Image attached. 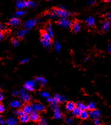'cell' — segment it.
<instances>
[{
	"label": "cell",
	"instance_id": "cell-54",
	"mask_svg": "<svg viewBox=\"0 0 111 125\" xmlns=\"http://www.w3.org/2000/svg\"><path fill=\"white\" fill-rule=\"evenodd\" d=\"M46 1H53V0H46Z\"/></svg>",
	"mask_w": 111,
	"mask_h": 125
},
{
	"label": "cell",
	"instance_id": "cell-8",
	"mask_svg": "<svg viewBox=\"0 0 111 125\" xmlns=\"http://www.w3.org/2000/svg\"><path fill=\"white\" fill-rule=\"evenodd\" d=\"M20 20L16 17H13L11 18L8 22V24L13 27H17L20 24Z\"/></svg>",
	"mask_w": 111,
	"mask_h": 125
},
{
	"label": "cell",
	"instance_id": "cell-31",
	"mask_svg": "<svg viewBox=\"0 0 111 125\" xmlns=\"http://www.w3.org/2000/svg\"><path fill=\"white\" fill-rule=\"evenodd\" d=\"M54 48L57 52H59L61 50V44L59 41H56L54 43Z\"/></svg>",
	"mask_w": 111,
	"mask_h": 125
},
{
	"label": "cell",
	"instance_id": "cell-22",
	"mask_svg": "<svg viewBox=\"0 0 111 125\" xmlns=\"http://www.w3.org/2000/svg\"><path fill=\"white\" fill-rule=\"evenodd\" d=\"M47 98V102L50 103V105L53 106V105H56L58 104L59 102L57 101V100L54 97L53 98H50L49 97L46 98Z\"/></svg>",
	"mask_w": 111,
	"mask_h": 125
},
{
	"label": "cell",
	"instance_id": "cell-25",
	"mask_svg": "<svg viewBox=\"0 0 111 125\" xmlns=\"http://www.w3.org/2000/svg\"><path fill=\"white\" fill-rule=\"evenodd\" d=\"M81 112V110L79 108L75 106V108L74 109V110L72 111V115L74 116V117H79L80 115V113Z\"/></svg>",
	"mask_w": 111,
	"mask_h": 125
},
{
	"label": "cell",
	"instance_id": "cell-18",
	"mask_svg": "<svg viewBox=\"0 0 111 125\" xmlns=\"http://www.w3.org/2000/svg\"><path fill=\"white\" fill-rule=\"evenodd\" d=\"M72 30L75 32H78L81 30V25L79 22L76 21L72 25Z\"/></svg>",
	"mask_w": 111,
	"mask_h": 125
},
{
	"label": "cell",
	"instance_id": "cell-43",
	"mask_svg": "<svg viewBox=\"0 0 111 125\" xmlns=\"http://www.w3.org/2000/svg\"><path fill=\"white\" fill-rule=\"evenodd\" d=\"M29 60H30V59H28V58L23 59L21 60L20 62H21V64H25V63H26V62H27L29 61Z\"/></svg>",
	"mask_w": 111,
	"mask_h": 125
},
{
	"label": "cell",
	"instance_id": "cell-16",
	"mask_svg": "<svg viewBox=\"0 0 111 125\" xmlns=\"http://www.w3.org/2000/svg\"><path fill=\"white\" fill-rule=\"evenodd\" d=\"M24 114H30L33 111V109L32 105L29 104H26L25 106L23 107V110Z\"/></svg>",
	"mask_w": 111,
	"mask_h": 125
},
{
	"label": "cell",
	"instance_id": "cell-29",
	"mask_svg": "<svg viewBox=\"0 0 111 125\" xmlns=\"http://www.w3.org/2000/svg\"><path fill=\"white\" fill-rule=\"evenodd\" d=\"M77 106L78 108H79L81 110H86L87 109V106L85 105V104L83 103L78 102L77 103Z\"/></svg>",
	"mask_w": 111,
	"mask_h": 125
},
{
	"label": "cell",
	"instance_id": "cell-17",
	"mask_svg": "<svg viewBox=\"0 0 111 125\" xmlns=\"http://www.w3.org/2000/svg\"><path fill=\"white\" fill-rule=\"evenodd\" d=\"M19 121L22 123H26L30 121V117L29 115L26 114H24L21 116H20Z\"/></svg>",
	"mask_w": 111,
	"mask_h": 125
},
{
	"label": "cell",
	"instance_id": "cell-19",
	"mask_svg": "<svg viewBox=\"0 0 111 125\" xmlns=\"http://www.w3.org/2000/svg\"><path fill=\"white\" fill-rule=\"evenodd\" d=\"M36 81H37L38 83L39 84H41V86H44L45 84L47 82V80H46V79H44L43 77H37L36 78Z\"/></svg>",
	"mask_w": 111,
	"mask_h": 125
},
{
	"label": "cell",
	"instance_id": "cell-11",
	"mask_svg": "<svg viewBox=\"0 0 111 125\" xmlns=\"http://www.w3.org/2000/svg\"><path fill=\"white\" fill-rule=\"evenodd\" d=\"M30 120H31L32 121L36 122L38 121L39 119V115L38 114L37 111H35L33 110L31 113L30 114Z\"/></svg>",
	"mask_w": 111,
	"mask_h": 125
},
{
	"label": "cell",
	"instance_id": "cell-24",
	"mask_svg": "<svg viewBox=\"0 0 111 125\" xmlns=\"http://www.w3.org/2000/svg\"><path fill=\"white\" fill-rule=\"evenodd\" d=\"M54 97L56 98L59 102H65L67 99V97L65 96L61 95L60 94H56L54 96Z\"/></svg>",
	"mask_w": 111,
	"mask_h": 125
},
{
	"label": "cell",
	"instance_id": "cell-45",
	"mask_svg": "<svg viewBox=\"0 0 111 125\" xmlns=\"http://www.w3.org/2000/svg\"><path fill=\"white\" fill-rule=\"evenodd\" d=\"M94 124L96 125H99L101 124L100 122L99 119H95L94 121Z\"/></svg>",
	"mask_w": 111,
	"mask_h": 125
},
{
	"label": "cell",
	"instance_id": "cell-32",
	"mask_svg": "<svg viewBox=\"0 0 111 125\" xmlns=\"http://www.w3.org/2000/svg\"><path fill=\"white\" fill-rule=\"evenodd\" d=\"M26 13L25 10H21L16 12V13H15V17L18 18L23 17L24 15L26 14Z\"/></svg>",
	"mask_w": 111,
	"mask_h": 125
},
{
	"label": "cell",
	"instance_id": "cell-26",
	"mask_svg": "<svg viewBox=\"0 0 111 125\" xmlns=\"http://www.w3.org/2000/svg\"><path fill=\"white\" fill-rule=\"evenodd\" d=\"M7 124L9 125H14L18 123L17 119L15 117H10L7 121Z\"/></svg>",
	"mask_w": 111,
	"mask_h": 125
},
{
	"label": "cell",
	"instance_id": "cell-37",
	"mask_svg": "<svg viewBox=\"0 0 111 125\" xmlns=\"http://www.w3.org/2000/svg\"><path fill=\"white\" fill-rule=\"evenodd\" d=\"M12 43L15 47H18L19 44V42L17 39H13L12 40Z\"/></svg>",
	"mask_w": 111,
	"mask_h": 125
},
{
	"label": "cell",
	"instance_id": "cell-50",
	"mask_svg": "<svg viewBox=\"0 0 111 125\" xmlns=\"http://www.w3.org/2000/svg\"><path fill=\"white\" fill-rule=\"evenodd\" d=\"M107 50H108V52H111V44H110L109 46H108Z\"/></svg>",
	"mask_w": 111,
	"mask_h": 125
},
{
	"label": "cell",
	"instance_id": "cell-2",
	"mask_svg": "<svg viewBox=\"0 0 111 125\" xmlns=\"http://www.w3.org/2000/svg\"><path fill=\"white\" fill-rule=\"evenodd\" d=\"M20 99L25 102H28L31 100V97L25 89H22L19 91V95Z\"/></svg>",
	"mask_w": 111,
	"mask_h": 125
},
{
	"label": "cell",
	"instance_id": "cell-27",
	"mask_svg": "<svg viewBox=\"0 0 111 125\" xmlns=\"http://www.w3.org/2000/svg\"><path fill=\"white\" fill-rule=\"evenodd\" d=\"M37 6V4L36 2H34L31 0L26 1V7L28 8H35Z\"/></svg>",
	"mask_w": 111,
	"mask_h": 125
},
{
	"label": "cell",
	"instance_id": "cell-3",
	"mask_svg": "<svg viewBox=\"0 0 111 125\" xmlns=\"http://www.w3.org/2000/svg\"><path fill=\"white\" fill-rule=\"evenodd\" d=\"M59 25L64 28L68 29L72 27L73 23L71 21L67 19V18H63L59 21Z\"/></svg>",
	"mask_w": 111,
	"mask_h": 125
},
{
	"label": "cell",
	"instance_id": "cell-6",
	"mask_svg": "<svg viewBox=\"0 0 111 125\" xmlns=\"http://www.w3.org/2000/svg\"><path fill=\"white\" fill-rule=\"evenodd\" d=\"M52 109L54 110V118L55 119H60L63 117V114L61 113V112L60 110V108L57 105H53L51 106Z\"/></svg>",
	"mask_w": 111,
	"mask_h": 125
},
{
	"label": "cell",
	"instance_id": "cell-49",
	"mask_svg": "<svg viewBox=\"0 0 111 125\" xmlns=\"http://www.w3.org/2000/svg\"><path fill=\"white\" fill-rule=\"evenodd\" d=\"M6 123V121L3 119H2L1 121H0V124H1V125H4Z\"/></svg>",
	"mask_w": 111,
	"mask_h": 125
},
{
	"label": "cell",
	"instance_id": "cell-21",
	"mask_svg": "<svg viewBox=\"0 0 111 125\" xmlns=\"http://www.w3.org/2000/svg\"><path fill=\"white\" fill-rule=\"evenodd\" d=\"M79 116L81 117L82 119L85 120L86 119H88V117L89 116V113L86 110H81V112L80 113Z\"/></svg>",
	"mask_w": 111,
	"mask_h": 125
},
{
	"label": "cell",
	"instance_id": "cell-44",
	"mask_svg": "<svg viewBox=\"0 0 111 125\" xmlns=\"http://www.w3.org/2000/svg\"><path fill=\"white\" fill-rule=\"evenodd\" d=\"M19 91H18L17 90H14L12 92V94L14 96H18L19 95Z\"/></svg>",
	"mask_w": 111,
	"mask_h": 125
},
{
	"label": "cell",
	"instance_id": "cell-15",
	"mask_svg": "<svg viewBox=\"0 0 111 125\" xmlns=\"http://www.w3.org/2000/svg\"><path fill=\"white\" fill-rule=\"evenodd\" d=\"M41 42L43 46L46 49H49L52 46V40H46L42 39Z\"/></svg>",
	"mask_w": 111,
	"mask_h": 125
},
{
	"label": "cell",
	"instance_id": "cell-47",
	"mask_svg": "<svg viewBox=\"0 0 111 125\" xmlns=\"http://www.w3.org/2000/svg\"><path fill=\"white\" fill-rule=\"evenodd\" d=\"M95 3H96V1H95V0H90V1H89L88 4H90V5H92V4H95Z\"/></svg>",
	"mask_w": 111,
	"mask_h": 125
},
{
	"label": "cell",
	"instance_id": "cell-34",
	"mask_svg": "<svg viewBox=\"0 0 111 125\" xmlns=\"http://www.w3.org/2000/svg\"><path fill=\"white\" fill-rule=\"evenodd\" d=\"M40 95L44 98H48L49 97V93L46 91H41L39 93Z\"/></svg>",
	"mask_w": 111,
	"mask_h": 125
},
{
	"label": "cell",
	"instance_id": "cell-40",
	"mask_svg": "<svg viewBox=\"0 0 111 125\" xmlns=\"http://www.w3.org/2000/svg\"><path fill=\"white\" fill-rule=\"evenodd\" d=\"M15 114L19 116H21V115H22L23 114H24V113L23 110H18L15 111Z\"/></svg>",
	"mask_w": 111,
	"mask_h": 125
},
{
	"label": "cell",
	"instance_id": "cell-48",
	"mask_svg": "<svg viewBox=\"0 0 111 125\" xmlns=\"http://www.w3.org/2000/svg\"><path fill=\"white\" fill-rule=\"evenodd\" d=\"M105 17L107 18L108 19H111V13H107V14H106L105 15Z\"/></svg>",
	"mask_w": 111,
	"mask_h": 125
},
{
	"label": "cell",
	"instance_id": "cell-14",
	"mask_svg": "<svg viewBox=\"0 0 111 125\" xmlns=\"http://www.w3.org/2000/svg\"><path fill=\"white\" fill-rule=\"evenodd\" d=\"M29 32V30L26 29H23V30H19L17 31V36L19 38H23V37L25 36L26 35H27L28 33Z\"/></svg>",
	"mask_w": 111,
	"mask_h": 125
},
{
	"label": "cell",
	"instance_id": "cell-4",
	"mask_svg": "<svg viewBox=\"0 0 111 125\" xmlns=\"http://www.w3.org/2000/svg\"><path fill=\"white\" fill-rule=\"evenodd\" d=\"M39 19H29L25 21L23 24V26L25 29H30L34 27L36 25V24L39 21Z\"/></svg>",
	"mask_w": 111,
	"mask_h": 125
},
{
	"label": "cell",
	"instance_id": "cell-42",
	"mask_svg": "<svg viewBox=\"0 0 111 125\" xmlns=\"http://www.w3.org/2000/svg\"><path fill=\"white\" fill-rule=\"evenodd\" d=\"M4 33L3 32V31H0V41L3 40L4 38Z\"/></svg>",
	"mask_w": 111,
	"mask_h": 125
},
{
	"label": "cell",
	"instance_id": "cell-52",
	"mask_svg": "<svg viewBox=\"0 0 111 125\" xmlns=\"http://www.w3.org/2000/svg\"><path fill=\"white\" fill-rule=\"evenodd\" d=\"M104 1H105V2H110V1H111V0H104Z\"/></svg>",
	"mask_w": 111,
	"mask_h": 125
},
{
	"label": "cell",
	"instance_id": "cell-41",
	"mask_svg": "<svg viewBox=\"0 0 111 125\" xmlns=\"http://www.w3.org/2000/svg\"><path fill=\"white\" fill-rule=\"evenodd\" d=\"M4 110H5V108H4V105L0 103V113H3Z\"/></svg>",
	"mask_w": 111,
	"mask_h": 125
},
{
	"label": "cell",
	"instance_id": "cell-10",
	"mask_svg": "<svg viewBox=\"0 0 111 125\" xmlns=\"http://www.w3.org/2000/svg\"><path fill=\"white\" fill-rule=\"evenodd\" d=\"M16 7L18 9L21 10L26 7V1L25 0H17Z\"/></svg>",
	"mask_w": 111,
	"mask_h": 125
},
{
	"label": "cell",
	"instance_id": "cell-7",
	"mask_svg": "<svg viewBox=\"0 0 111 125\" xmlns=\"http://www.w3.org/2000/svg\"><path fill=\"white\" fill-rule=\"evenodd\" d=\"M89 115L92 119H99L101 117V112L99 110L95 109L90 110L89 113Z\"/></svg>",
	"mask_w": 111,
	"mask_h": 125
},
{
	"label": "cell",
	"instance_id": "cell-12",
	"mask_svg": "<svg viewBox=\"0 0 111 125\" xmlns=\"http://www.w3.org/2000/svg\"><path fill=\"white\" fill-rule=\"evenodd\" d=\"M10 106L14 108H20L23 105V103L21 102L18 100H13L10 103Z\"/></svg>",
	"mask_w": 111,
	"mask_h": 125
},
{
	"label": "cell",
	"instance_id": "cell-55",
	"mask_svg": "<svg viewBox=\"0 0 111 125\" xmlns=\"http://www.w3.org/2000/svg\"><path fill=\"white\" fill-rule=\"evenodd\" d=\"M88 59H89V58H86V61H88Z\"/></svg>",
	"mask_w": 111,
	"mask_h": 125
},
{
	"label": "cell",
	"instance_id": "cell-9",
	"mask_svg": "<svg viewBox=\"0 0 111 125\" xmlns=\"http://www.w3.org/2000/svg\"><path fill=\"white\" fill-rule=\"evenodd\" d=\"M33 110L37 111V112H40V111H43L45 109V107L43 104L40 103H35L32 105Z\"/></svg>",
	"mask_w": 111,
	"mask_h": 125
},
{
	"label": "cell",
	"instance_id": "cell-33",
	"mask_svg": "<svg viewBox=\"0 0 111 125\" xmlns=\"http://www.w3.org/2000/svg\"><path fill=\"white\" fill-rule=\"evenodd\" d=\"M46 32L50 35V36L52 37L54 36V31H53L52 25H51V24H49V25L48 26L47 31H46Z\"/></svg>",
	"mask_w": 111,
	"mask_h": 125
},
{
	"label": "cell",
	"instance_id": "cell-20",
	"mask_svg": "<svg viewBox=\"0 0 111 125\" xmlns=\"http://www.w3.org/2000/svg\"><path fill=\"white\" fill-rule=\"evenodd\" d=\"M75 106H75V103H74V102H68L67 104H66V108L68 111H72L73 110H74V109L75 108Z\"/></svg>",
	"mask_w": 111,
	"mask_h": 125
},
{
	"label": "cell",
	"instance_id": "cell-35",
	"mask_svg": "<svg viewBox=\"0 0 111 125\" xmlns=\"http://www.w3.org/2000/svg\"><path fill=\"white\" fill-rule=\"evenodd\" d=\"M39 124L42 125H45L47 124V121H46V119H44V118H41V119H39Z\"/></svg>",
	"mask_w": 111,
	"mask_h": 125
},
{
	"label": "cell",
	"instance_id": "cell-38",
	"mask_svg": "<svg viewBox=\"0 0 111 125\" xmlns=\"http://www.w3.org/2000/svg\"><path fill=\"white\" fill-rule=\"evenodd\" d=\"M65 122L68 124H71L74 122V120L71 117H66L65 119Z\"/></svg>",
	"mask_w": 111,
	"mask_h": 125
},
{
	"label": "cell",
	"instance_id": "cell-36",
	"mask_svg": "<svg viewBox=\"0 0 111 125\" xmlns=\"http://www.w3.org/2000/svg\"><path fill=\"white\" fill-rule=\"evenodd\" d=\"M7 29V26L2 23H0V31H5Z\"/></svg>",
	"mask_w": 111,
	"mask_h": 125
},
{
	"label": "cell",
	"instance_id": "cell-53",
	"mask_svg": "<svg viewBox=\"0 0 111 125\" xmlns=\"http://www.w3.org/2000/svg\"><path fill=\"white\" fill-rule=\"evenodd\" d=\"M2 119V116L0 115V121H1Z\"/></svg>",
	"mask_w": 111,
	"mask_h": 125
},
{
	"label": "cell",
	"instance_id": "cell-13",
	"mask_svg": "<svg viewBox=\"0 0 111 125\" xmlns=\"http://www.w3.org/2000/svg\"><path fill=\"white\" fill-rule=\"evenodd\" d=\"M111 25V21L109 20L103 22L101 25V30L103 32H106L109 30Z\"/></svg>",
	"mask_w": 111,
	"mask_h": 125
},
{
	"label": "cell",
	"instance_id": "cell-23",
	"mask_svg": "<svg viewBox=\"0 0 111 125\" xmlns=\"http://www.w3.org/2000/svg\"><path fill=\"white\" fill-rule=\"evenodd\" d=\"M86 23H87V24L89 26H94L95 24V19L92 17H88V18L86 19Z\"/></svg>",
	"mask_w": 111,
	"mask_h": 125
},
{
	"label": "cell",
	"instance_id": "cell-1",
	"mask_svg": "<svg viewBox=\"0 0 111 125\" xmlns=\"http://www.w3.org/2000/svg\"><path fill=\"white\" fill-rule=\"evenodd\" d=\"M53 13L56 15V17H61V18H67L71 15L73 14V13L68 12V11L66 10H63L60 8H54L51 11Z\"/></svg>",
	"mask_w": 111,
	"mask_h": 125
},
{
	"label": "cell",
	"instance_id": "cell-5",
	"mask_svg": "<svg viewBox=\"0 0 111 125\" xmlns=\"http://www.w3.org/2000/svg\"><path fill=\"white\" fill-rule=\"evenodd\" d=\"M36 87V81L34 80H30L26 82L24 85V88L28 91H33L35 90Z\"/></svg>",
	"mask_w": 111,
	"mask_h": 125
},
{
	"label": "cell",
	"instance_id": "cell-28",
	"mask_svg": "<svg viewBox=\"0 0 111 125\" xmlns=\"http://www.w3.org/2000/svg\"><path fill=\"white\" fill-rule=\"evenodd\" d=\"M42 39L46 40H52V37L47 32H43L42 34Z\"/></svg>",
	"mask_w": 111,
	"mask_h": 125
},
{
	"label": "cell",
	"instance_id": "cell-39",
	"mask_svg": "<svg viewBox=\"0 0 111 125\" xmlns=\"http://www.w3.org/2000/svg\"><path fill=\"white\" fill-rule=\"evenodd\" d=\"M55 17H56V15H55L54 13H53L52 12L47 13V14L46 15V17L50 18H54Z\"/></svg>",
	"mask_w": 111,
	"mask_h": 125
},
{
	"label": "cell",
	"instance_id": "cell-51",
	"mask_svg": "<svg viewBox=\"0 0 111 125\" xmlns=\"http://www.w3.org/2000/svg\"><path fill=\"white\" fill-rule=\"evenodd\" d=\"M59 8L63 9V10H66L65 6H60Z\"/></svg>",
	"mask_w": 111,
	"mask_h": 125
},
{
	"label": "cell",
	"instance_id": "cell-30",
	"mask_svg": "<svg viewBox=\"0 0 111 125\" xmlns=\"http://www.w3.org/2000/svg\"><path fill=\"white\" fill-rule=\"evenodd\" d=\"M96 104H95L94 102H91L88 104V105H87V109L92 110H93V109H96Z\"/></svg>",
	"mask_w": 111,
	"mask_h": 125
},
{
	"label": "cell",
	"instance_id": "cell-46",
	"mask_svg": "<svg viewBox=\"0 0 111 125\" xmlns=\"http://www.w3.org/2000/svg\"><path fill=\"white\" fill-rule=\"evenodd\" d=\"M4 98V95L1 91H0V102H1Z\"/></svg>",
	"mask_w": 111,
	"mask_h": 125
}]
</instances>
